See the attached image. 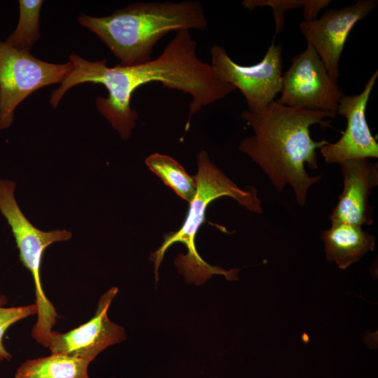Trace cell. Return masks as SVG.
<instances>
[{
    "label": "cell",
    "mask_w": 378,
    "mask_h": 378,
    "mask_svg": "<svg viewBox=\"0 0 378 378\" xmlns=\"http://www.w3.org/2000/svg\"><path fill=\"white\" fill-rule=\"evenodd\" d=\"M15 183L0 179V211L10 226L23 265L32 276L37 308V321L31 331L34 340L48 347L52 328L59 316L44 293L40 276L43 253L55 242L67 241L72 234L66 230L45 232L34 227L23 214L15 198Z\"/></svg>",
    "instance_id": "5"
},
{
    "label": "cell",
    "mask_w": 378,
    "mask_h": 378,
    "mask_svg": "<svg viewBox=\"0 0 378 378\" xmlns=\"http://www.w3.org/2000/svg\"><path fill=\"white\" fill-rule=\"evenodd\" d=\"M118 292V288L114 286L104 293L99 300L94 316L85 323L65 333L52 331L48 345L51 353L92 361L108 346L124 341V328L112 322L107 316Z\"/></svg>",
    "instance_id": "11"
},
{
    "label": "cell",
    "mask_w": 378,
    "mask_h": 378,
    "mask_svg": "<svg viewBox=\"0 0 378 378\" xmlns=\"http://www.w3.org/2000/svg\"><path fill=\"white\" fill-rule=\"evenodd\" d=\"M18 2V23L6 41L17 49L29 52L40 37L39 17L43 1L20 0Z\"/></svg>",
    "instance_id": "16"
},
{
    "label": "cell",
    "mask_w": 378,
    "mask_h": 378,
    "mask_svg": "<svg viewBox=\"0 0 378 378\" xmlns=\"http://www.w3.org/2000/svg\"><path fill=\"white\" fill-rule=\"evenodd\" d=\"M282 48L273 41L257 64L243 66L234 62L218 45L210 48L211 66L223 82L241 91L248 109L255 111L274 101L280 92L282 79Z\"/></svg>",
    "instance_id": "8"
},
{
    "label": "cell",
    "mask_w": 378,
    "mask_h": 378,
    "mask_svg": "<svg viewBox=\"0 0 378 378\" xmlns=\"http://www.w3.org/2000/svg\"><path fill=\"white\" fill-rule=\"evenodd\" d=\"M90 360L63 354L29 359L22 363L15 378H90L88 369Z\"/></svg>",
    "instance_id": "14"
},
{
    "label": "cell",
    "mask_w": 378,
    "mask_h": 378,
    "mask_svg": "<svg viewBox=\"0 0 378 378\" xmlns=\"http://www.w3.org/2000/svg\"><path fill=\"white\" fill-rule=\"evenodd\" d=\"M344 188L330 215L338 221L362 227L372 224V208L369 197L378 185V164L368 158H356L340 164Z\"/></svg>",
    "instance_id": "12"
},
{
    "label": "cell",
    "mask_w": 378,
    "mask_h": 378,
    "mask_svg": "<svg viewBox=\"0 0 378 378\" xmlns=\"http://www.w3.org/2000/svg\"><path fill=\"white\" fill-rule=\"evenodd\" d=\"M241 117L253 134L241 141L239 150L259 166L278 192L290 186L298 204L304 206L309 188L321 177L311 176L305 167L318 168L316 150L328 143L325 139H312L310 127L314 125L332 127L331 120L326 118L334 117L276 101L258 111L244 110Z\"/></svg>",
    "instance_id": "2"
},
{
    "label": "cell",
    "mask_w": 378,
    "mask_h": 378,
    "mask_svg": "<svg viewBox=\"0 0 378 378\" xmlns=\"http://www.w3.org/2000/svg\"><path fill=\"white\" fill-rule=\"evenodd\" d=\"M376 0H359L341 8L329 9L321 18L303 20L300 29L317 52L328 73L339 76V62L349 34L355 24L377 6Z\"/></svg>",
    "instance_id": "9"
},
{
    "label": "cell",
    "mask_w": 378,
    "mask_h": 378,
    "mask_svg": "<svg viewBox=\"0 0 378 378\" xmlns=\"http://www.w3.org/2000/svg\"><path fill=\"white\" fill-rule=\"evenodd\" d=\"M197 166V173L193 176L197 186L196 192L189 202L184 223L178 231L165 234L163 243L150 254V260L154 263L156 281L159 279L158 268L166 251L176 242L183 243L187 248V253L178 255L174 262L178 272L184 276L187 282L202 285L214 274L223 275L228 281L237 280L239 269L227 270L212 266L201 258L195 246L196 234L206 220V210L209 204L220 197H230L250 211L262 213L257 189L253 186L246 188L238 187L211 162L205 150L199 153Z\"/></svg>",
    "instance_id": "4"
},
{
    "label": "cell",
    "mask_w": 378,
    "mask_h": 378,
    "mask_svg": "<svg viewBox=\"0 0 378 378\" xmlns=\"http://www.w3.org/2000/svg\"><path fill=\"white\" fill-rule=\"evenodd\" d=\"M330 2V0H244L241 4L248 10L266 6L271 7L276 23V34L283 27L285 11L302 8L304 20H310L316 19L318 12L328 6Z\"/></svg>",
    "instance_id": "17"
},
{
    "label": "cell",
    "mask_w": 378,
    "mask_h": 378,
    "mask_svg": "<svg viewBox=\"0 0 378 378\" xmlns=\"http://www.w3.org/2000/svg\"><path fill=\"white\" fill-rule=\"evenodd\" d=\"M6 296L0 293V363L4 360H10L12 358L3 342L4 334L8 328L20 320L37 314V308L35 304L6 307Z\"/></svg>",
    "instance_id": "18"
},
{
    "label": "cell",
    "mask_w": 378,
    "mask_h": 378,
    "mask_svg": "<svg viewBox=\"0 0 378 378\" xmlns=\"http://www.w3.org/2000/svg\"><path fill=\"white\" fill-rule=\"evenodd\" d=\"M321 238L326 259L335 262L341 270L358 261L367 252L373 251L376 239L360 226L338 221L331 222L330 227L321 233Z\"/></svg>",
    "instance_id": "13"
},
{
    "label": "cell",
    "mask_w": 378,
    "mask_h": 378,
    "mask_svg": "<svg viewBox=\"0 0 378 378\" xmlns=\"http://www.w3.org/2000/svg\"><path fill=\"white\" fill-rule=\"evenodd\" d=\"M78 22L98 36L121 66L150 61L155 45L172 31L207 27L202 4L195 0L132 3L106 17L81 13Z\"/></svg>",
    "instance_id": "3"
},
{
    "label": "cell",
    "mask_w": 378,
    "mask_h": 378,
    "mask_svg": "<svg viewBox=\"0 0 378 378\" xmlns=\"http://www.w3.org/2000/svg\"><path fill=\"white\" fill-rule=\"evenodd\" d=\"M145 162L148 169L176 195L191 202L195 195L196 183L181 164L172 158L158 153L149 155Z\"/></svg>",
    "instance_id": "15"
},
{
    "label": "cell",
    "mask_w": 378,
    "mask_h": 378,
    "mask_svg": "<svg viewBox=\"0 0 378 378\" xmlns=\"http://www.w3.org/2000/svg\"><path fill=\"white\" fill-rule=\"evenodd\" d=\"M69 62L72 69L52 91V98L60 102L69 89L80 83L103 85L108 96L97 97V108L123 139L130 137L138 118L131 98L144 85L158 82L190 96L186 131L194 114L236 90L221 81L211 64L198 57L197 43L189 30L177 31L158 57L141 64L108 67L105 59L91 62L75 53L69 55Z\"/></svg>",
    "instance_id": "1"
},
{
    "label": "cell",
    "mask_w": 378,
    "mask_h": 378,
    "mask_svg": "<svg viewBox=\"0 0 378 378\" xmlns=\"http://www.w3.org/2000/svg\"><path fill=\"white\" fill-rule=\"evenodd\" d=\"M378 77L374 71L363 91L355 95H344L339 102L337 113L346 120V127L335 143L328 142L320 148L328 163L340 164L356 158H377L378 144L367 122L365 111L370 95Z\"/></svg>",
    "instance_id": "10"
},
{
    "label": "cell",
    "mask_w": 378,
    "mask_h": 378,
    "mask_svg": "<svg viewBox=\"0 0 378 378\" xmlns=\"http://www.w3.org/2000/svg\"><path fill=\"white\" fill-rule=\"evenodd\" d=\"M72 67L69 61L49 63L0 41V130L10 126L16 107L24 99L39 88L61 83Z\"/></svg>",
    "instance_id": "6"
},
{
    "label": "cell",
    "mask_w": 378,
    "mask_h": 378,
    "mask_svg": "<svg viewBox=\"0 0 378 378\" xmlns=\"http://www.w3.org/2000/svg\"><path fill=\"white\" fill-rule=\"evenodd\" d=\"M280 98L282 105L337 115L340 99L344 95L328 73L316 50L309 44L291 59L282 75Z\"/></svg>",
    "instance_id": "7"
}]
</instances>
